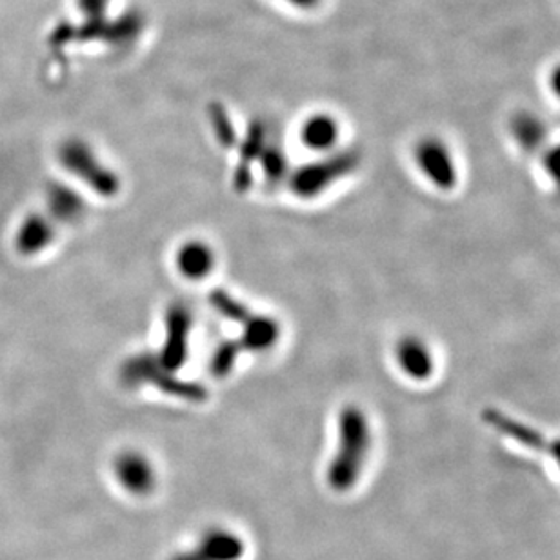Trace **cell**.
Returning a JSON list of instances; mask_svg holds the SVG:
<instances>
[{
  "label": "cell",
  "instance_id": "10",
  "mask_svg": "<svg viewBox=\"0 0 560 560\" xmlns=\"http://www.w3.org/2000/svg\"><path fill=\"white\" fill-rule=\"evenodd\" d=\"M48 210L55 222H75L81 219L86 208L81 195H77L65 184H54L48 189Z\"/></svg>",
  "mask_w": 560,
  "mask_h": 560
},
{
  "label": "cell",
  "instance_id": "2",
  "mask_svg": "<svg viewBox=\"0 0 560 560\" xmlns=\"http://www.w3.org/2000/svg\"><path fill=\"white\" fill-rule=\"evenodd\" d=\"M59 161L66 172L92 186L98 195H114L119 189V178L104 166L95 151L82 140H66L60 145Z\"/></svg>",
  "mask_w": 560,
  "mask_h": 560
},
{
  "label": "cell",
  "instance_id": "1",
  "mask_svg": "<svg viewBox=\"0 0 560 560\" xmlns=\"http://www.w3.org/2000/svg\"><path fill=\"white\" fill-rule=\"evenodd\" d=\"M339 446L328 466V485L346 493L357 485L372 450V424L359 406H346L339 417Z\"/></svg>",
  "mask_w": 560,
  "mask_h": 560
},
{
  "label": "cell",
  "instance_id": "11",
  "mask_svg": "<svg viewBox=\"0 0 560 560\" xmlns=\"http://www.w3.org/2000/svg\"><path fill=\"white\" fill-rule=\"evenodd\" d=\"M277 339H279V326H277L276 320L259 317L246 324L244 340L248 342V348H252V350H268V348L276 345Z\"/></svg>",
  "mask_w": 560,
  "mask_h": 560
},
{
  "label": "cell",
  "instance_id": "7",
  "mask_svg": "<svg viewBox=\"0 0 560 560\" xmlns=\"http://www.w3.org/2000/svg\"><path fill=\"white\" fill-rule=\"evenodd\" d=\"M215 268L217 252L208 241L189 238L175 252V270L188 282H202Z\"/></svg>",
  "mask_w": 560,
  "mask_h": 560
},
{
  "label": "cell",
  "instance_id": "14",
  "mask_svg": "<svg viewBox=\"0 0 560 560\" xmlns=\"http://www.w3.org/2000/svg\"><path fill=\"white\" fill-rule=\"evenodd\" d=\"M553 458H556L557 460V464H559V468H560V441H557L556 442V446H553Z\"/></svg>",
  "mask_w": 560,
  "mask_h": 560
},
{
  "label": "cell",
  "instance_id": "5",
  "mask_svg": "<svg viewBox=\"0 0 560 560\" xmlns=\"http://www.w3.org/2000/svg\"><path fill=\"white\" fill-rule=\"evenodd\" d=\"M395 362L406 377L417 383L435 375V353L419 335H406L395 345Z\"/></svg>",
  "mask_w": 560,
  "mask_h": 560
},
{
  "label": "cell",
  "instance_id": "12",
  "mask_svg": "<svg viewBox=\"0 0 560 560\" xmlns=\"http://www.w3.org/2000/svg\"><path fill=\"white\" fill-rule=\"evenodd\" d=\"M546 172L550 175L551 183L556 184L557 194H560V150L550 156L546 164Z\"/></svg>",
  "mask_w": 560,
  "mask_h": 560
},
{
  "label": "cell",
  "instance_id": "9",
  "mask_svg": "<svg viewBox=\"0 0 560 560\" xmlns=\"http://www.w3.org/2000/svg\"><path fill=\"white\" fill-rule=\"evenodd\" d=\"M299 140L306 150L313 153H331L339 145L340 126L335 117L328 114H313L302 120L299 128Z\"/></svg>",
  "mask_w": 560,
  "mask_h": 560
},
{
  "label": "cell",
  "instance_id": "8",
  "mask_svg": "<svg viewBox=\"0 0 560 560\" xmlns=\"http://www.w3.org/2000/svg\"><path fill=\"white\" fill-rule=\"evenodd\" d=\"M57 222L46 213H30L15 232V248L24 257H37L54 244Z\"/></svg>",
  "mask_w": 560,
  "mask_h": 560
},
{
  "label": "cell",
  "instance_id": "6",
  "mask_svg": "<svg viewBox=\"0 0 560 560\" xmlns=\"http://www.w3.org/2000/svg\"><path fill=\"white\" fill-rule=\"evenodd\" d=\"M246 551L244 540L230 529H210L202 535L199 545L180 551L170 560H241Z\"/></svg>",
  "mask_w": 560,
  "mask_h": 560
},
{
  "label": "cell",
  "instance_id": "13",
  "mask_svg": "<svg viewBox=\"0 0 560 560\" xmlns=\"http://www.w3.org/2000/svg\"><path fill=\"white\" fill-rule=\"evenodd\" d=\"M295 5H302V8H310V5L315 4L317 0H290Z\"/></svg>",
  "mask_w": 560,
  "mask_h": 560
},
{
  "label": "cell",
  "instance_id": "3",
  "mask_svg": "<svg viewBox=\"0 0 560 560\" xmlns=\"http://www.w3.org/2000/svg\"><path fill=\"white\" fill-rule=\"evenodd\" d=\"M416 161L422 177L433 184L436 189L450 191L457 186V162L453 159L452 151L446 144L436 142V140H422L417 145Z\"/></svg>",
  "mask_w": 560,
  "mask_h": 560
},
{
  "label": "cell",
  "instance_id": "4",
  "mask_svg": "<svg viewBox=\"0 0 560 560\" xmlns=\"http://www.w3.org/2000/svg\"><path fill=\"white\" fill-rule=\"evenodd\" d=\"M114 474L119 485L131 495H150L155 490V466L144 453L137 450H125L114 460Z\"/></svg>",
  "mask_w": 560,
  "mask_h": 560
}]
</instances>
